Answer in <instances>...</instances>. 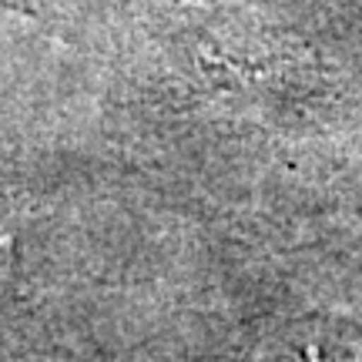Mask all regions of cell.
<instances>
[{"mask_svg":"<svg viewBox=\"0 0 362 362\" xmlns=\"http://www.w3.org/2000/svg\"><path fill=\"white\" fill-rule=\"evenodd\" d=\"M0 11H13V13H37L40 4L37 0H0Z\"/></svg>","mask_w":362,"mask_h":362,"instance_id":"obj_1","label":"cell"}]
</instances>
